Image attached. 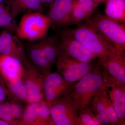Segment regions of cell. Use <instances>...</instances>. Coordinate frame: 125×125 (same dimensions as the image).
I'll return each instance as SVG.
<instances>
[{"label": "cell", "mask_w": 125, "mask_h": 125, "mask_svg": "<svg viewBox=\"0 0 125 125\" xmlns=\"http://www.w3.org/2000/svg\"><path fill=\"white\" fill-rule=\"evenodd\" d=\"M13 33L6 30L0 33V55L12 56L23 64L28 59L24 46Z\"/></svg>", "instance_id": "obj_13"}, {"label": "cell", "mask_w": 125, "mask_h": 125, "mask_svg": "<svg viewBox=\"0 0 125 125\" xmlns=\"http://www.w3.org/2000/svg\"><path fill=\"white\" fill-rule=\"evenodd\" d=\"M107 113L111 125H123L117 116L112 103L108 99L106 106Z\"/></svg>", "instance_id": "obj_26"}, {"label": "cell", "mask_w": 125, "mask_h": 125, "mask_svg": "<svg viewBox=\"0 0 125 125\" xmlns=\"http://www.w3.org/2000/svg\"><path fill=\"white\" fill-rule=\"evenodd\" d=\"M73 83H68L57 71L44 77V100L48 105L62 96L69 94Z\"/></svg>", "instance_id": "obj_11"}, {"label": "cell", "mask_w": 125, "mask_h": 125, "mask_svg": "<svg viewBox=\"0 0 125 125\" xmlns=\"http://www.w3.org/2000/svg\"><path fill=\"white\" fill-rule=\"evenodd\" d=\"M109 99L106 85L94 96L90 104L92 111L101 125H111L107 113L106 106Z\"/></svg>", "instance_id": "obj_17"}, {"label": "cell", "mask_w": 125, "mask_h": 125, "mask_svg": "<svg viewBox=\"0 0 125 125\" xmlns=\"http://www.w3.org/2000/svg\"><path fill=\"white\" fill-rule=\"evenodd\" d=\"M70 33L95 55L98 63L103 65L108 58L117 52L93 28L86 24L73 29H67Z\"/></svg>", "instance_id": "obj_1"}, {"label": "cell", "mask_w": 125, "mask_h": 125, "mask_svg": "<svg viewBox=\"0 0 125 125\" xmlns=\"http://www.w3.org/2000/svg\"><path fill=\"white\" fill-rule=\"evenodd\" d=\"M37 42L44 55L52 66L56 64L60 49L58 38L45 37Z\"/></svg>", "instance_id": "obj_19"}, {"label": "cell", "mask_w": 125, "mask_h": 125, "mask_svg": "<svg viewBox=\"0 0 125 125\" xmlns=\"http://www.w3.org/2000/svg\"><path fill=\"white\" fill-rule=\"evenodd\" d=\"M58 39L60 49L75 60L89 63L97 59L94 54L70 33L67 29L61 31Z\"/></svg>", "instance_id": "obj_9"}, {"label": "cell", "mask_w": 125, "mask_h": 125, "mask_svg": "<svg viewBox=\"0 0 125 125\" xmlns=\"http://www.w3.org/2000/svg\"><path fill=\"white\" fill-rule=\"evenodd\" d=\"M107 88H110L109 97L114 109L122 125L125 124V84L115 83L105 84Z\"/></svg>", "instance_id": "obj_16"}, {"label": "cell", "mask_w": 125, "mask_h": 125, "mask_svg": "<svg viewBox=\"0 0 125 125\" xmlns=\"http://www.w3.org/2000/svg\"><path fill=\"white\" fill-rule=\"evenodd\" d=\"M55 125L50 108L45 101L28 103L19 125Z\"/></svg>", "instance_id": "obj_10"}, {"label": "cell", "mask_w": 125, "mask_h": 125, "mask_svg": "<svg viewBox=\"0 0 125 125\" xmlns=\"http://www.w3.org/2000/svg\"><path fill=\"white\" fill-rule=\"evenodd\" d=\"M25 48L26 56L30 62L45 77L52 72L53 66L47 60L37 42H29Z\"/></svg>", "instance_id": "obj_15"}, {"label": "cell", "mask_w": 125, "mask_h": 125, "mask_svg": "<svg viewBox=\"0 0 125 125\" xmlns=\"http://www.w3.org/2000/svg\"><path fill=\"white\" fill-rule=\"evenodd\" d=\"M75 1L89 18L93 14L94 11L98 6L93 0H75Z\"/></svg>", "instance_id": "obj_25"}, {"label": "cell", "mask_w": 125, "mask_h": 125, "mask_svg": "<svg viewBox=\"0 0 125 125\" xmlns=\"http://www.w3.org/2000/svg\"><path fill=\"white\" fill-rule=\"evenodd\" d=\"M105 15L118 22L125 23V0H107Z\"/></svg>", "instance_id": "obj_20"}, {"label": "cell", "mask_w": 125, "mask_h": 125, "mask_svg": "<svg viewBox=\"0 0 125 125\" xmlns=\"http://www.w3.org/2000/svg\"><path fill=\"white\" fill-rule=\"evenodd\" d=\"M13 99L7 89L0 73V103Z\"/></svg>", "instance_id": "obj_27"}, {"label": "cell", "mask_w": 125, "mask_h": 125, "mask_svg": "<svg viewBox=\"0 0 125 125\" xmlns=\"http://www.w3.org/2000/svg\"><path fill=\"white\" fill-rule=\"evenodd\" d=\"M9 4L11 15L14 19L21 13H42L45 9L39 0H10Z\"/></svg>", "instance_id": "obj_18"}, {"label": "cell", "mask_w": 125, "mask_h": 125, "mask_svg": "<svg viewBox=\"0 0 125 125\" xmlns=\"http://www.w3.org/2000/svg\"><path fill=\"white\" fill-rule=\"evenodd\" d=\"M94 2L97 5H99L102 2H105L107 0H93Z\"/></svg>", "instance_id": "obj_28"}, {"label": "cell", "mask_w": 125, "mask_h": 125, "mask_svg": "<svg viewBox=\"0 0 125 125\" xmlns=\"http://www.w3.org/2000/svg\"><path fill=\"white\" fill-rule=\"evenodd\" d=\"M23 64L24 70L22 78L27 94V103L45 101L44 76L28 58Z\"/></svg>", "instance_id": "obj_6"}, {"label": "cell", "mask_w": 125, "mask_h": 125, "mask_svg": "<svg viewBox=\"0 0 125 125\" xmlns=\"http://www.w3.org/2000/svg\"><path fill=\"white\" fill-rule=\"evenodd\" d=\"M98 63L78 61L60 49L56 64L57 71L68 83H73L94 69Z\"/></svg>", "instance_id": "obj_5"}, {"label": "cell", "mask_w": 125, "mask_h": 125, "mask_svg": "<svg viewBox=\"0 0 125 125\" xmlns=\"http://www.w3.org/2000/svg\"></svg>", "instance_id": "obj_30"}, {"label": "cell", "mask_w": 125, "mask_h": 125, "mask_svg": "<svg viewBox=\"0 0 125 125\" xmlns=\"http://www.w3.org/2000/svg\"><path fill=\"white\" fill-rule=\"evenodd\" d=\"M101 67L98 62L94 69L77 81L67 94L79 110L88 107L94 96L105 86Z\"/></svg>", "instance_id": "obj_3"}, {"label": "cell", "mask_w": 125, "mask_h": 125, "mask_svg": "<svg viewBox=\"0 0 125 125\" xmlns=\"http://www.w3.org/2000/svg\"><path fill=\"white\" fill-rule=\"evenodd\" d=\"M75 0H54L49 7L48 16L51 25L60 27L69 26L70 18Z\"/></svg>", "instance_id": "obj_14"}, {"label": "cell", "mask_w": 125, "mask_h": 125, "mask_svg": "<svg viewBox=\"0 0 125 125\" xmlns=\"http://www.w3.org/2000/svg\"><path fill=\"white\" fill-rule=\"evenodd\" d=\"M51 25L49 17L42 13H25L18 24L16 36L19 39L36 42L46 37Z\"/></svg>", "instance_id": "obj_4"}, {"label": "cell", "mask_w": 125, "mask_h": 125, "mask_svg": "<svg viewBox=\"0 0 125 125\" xmlns=\"http://www.w3.org/2000/svg\"><path fill=\"white\" fill-rule=\"evenodd\" d=\"M85 24L93 28L120 54L125 53V25L109 19L101 13L93 14Z\"/></svg>", "instance_id": "obj_2"}, {"label": "cell", "mask_w": 125, "mask_h": 125, "mask_svg": "<svg viewBox=\"0 0 125 125\" xmlns=\"http://www.w3.org/2000/svg\"><path fill=\"white\" fill-rule=\"evenodd\" d=\"M5 2L0 4V28L15 33L18 24L11 15L10 6L5 5Z\"/></svg>", "instance_id": "obj_21"}, {"label": "cell", "mask_w": 125, "mask_h": 125, "mask_svg": "<svg viewBox=\"0 0 125 125\" xmlns=\"http://www.w3.org/2000/svg\"><path fill=\"white\" fill-rule=\"evenodd\" d=\"M48 105L55 125H76L79 109L76 103L67 94Z\"/></svg>", "instance_id": "obj_8"}, {"label": "cell", "mask_w": 125, "mask_h": 125, "mask_svg": "<svg viewBox=\"0 0 125 125\" xmlns=\"http://www.w3.org/2000/svg\"><path fill=\"white\" fill-rule=\"evenodd\" d=\"M89 18L85 11L75 0L70 18L69 26L79 24L83 21L87 20Z\"/></svg>", "instance_id": "obj_23"}, {"label": "cell", "mask_w": 125, "mask_h": 125, "mask_svg": "<svg viewBox=\"0 0 125 125\" xmlns=\"http://www.w3.org/2000/svg\"><path fill=\"white\" fill-rule=\"evenodd\" d=\"M10 123L6 121L0 119V125H9Z\"/></svg>", "instance_id": "obj_29"}, {"label": "cell", "mask_w": 125, "mask_h": 125, "mask_svg": "<svg viewBox=\"0 0 125 125\" xmlns=\"http://www.w3.org/2000/svg\"><path fill=\"white\" fill-rule=\"evenodd\" d=\"M23 70V66L14 62L0 64V73L10 95L14 99L27 103L22 78Z\"/></svg>", "instance_id": "obj_7"}, {"label": "cell", "mask_w": 125, "mask_h": 125, "mask_svg": "<svg viewBox=\"0 0 125 125\" xmlns=\"http://www.w3.org/2000/svg\"><path fill=\"white\" fill-rule=\"evenodd\" d=\"M75 125H102L91 108L80 109Z\"/></svg>", "instance_id": "obj_22"}, {"label": "cell", "mask_w": 125, "mask_h": 125, "mask_svg": "<svg viewBox=\"0 0 125 125\" xmlns=\"http://www.w3.org/2000/svg\"><path fill=\"white\" fill-rule=\"evenodd\" d=\"M101 73L105 84H125V53L116 52L112 55L101 66Z\"/></svg>", "instance_id": "obj_12"}, {"label": "cell", "mask_w": 125, "mask_h": 125, "mask_svg": "<svg viewBox=\"0 0 125 125\" xmlns=\"http://www.w3.org/2000/svg\"><path fill=\"white\" fill-rule=\"evenodd\" d=\"M0 119L6 121L10 125H19V122L12 116L8 102L0 103Z\"/></svg>", "instance_id": "obj_24"}]
</instances>
